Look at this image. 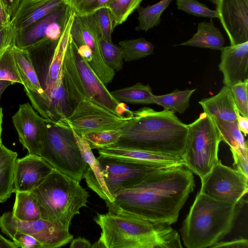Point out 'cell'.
<instances>
[{"mask_svg":"<svg viewBox=\"0 0 248 248\" xmlns=\"http://www.w3.org/2000/svg\"><path fill=\"white\" fill-rule=\"evenodd\" d=\"M241 204L197 193L180 230L184 246L210 248L219 242L232 231Z\"/></svg>","mask_w":248,"mask_h":248,"instance_id":"cell-4","label":"cell"},{"mask_svg":"<svg viewBox=\"0 0 248 248\" xmlns=\"http://www.w3.org/2000/svg\"><path fill=\"white\" fill-rule=\"evenodd\" d=\"M17 153L0 143V203L14 193L15 168Z\"/></svg>","mask_w":248,"mask_h":248,"instance_id":"cell-27","label":"cell"},{"mask_svg":"<svg viewBox=\"0 0 248 248\" xmlns=\"http://www.w3.org/2000/svg\"><path fill=\"white\" fill-rule=\"evenodd\" d=\"M203 112L227 121L237 120V112L231 87L224 85L217 94L199 102Z\"/></svg>","mask_w":248,"mask_h":248,"instance_id":"cell-24","label":"cell"},{"mask_svg":"<svg viewBox=\"0 0 248 248\" xmlns=\"http://www.w3.org/2000/svg\"><path fill=\"white\" fill-rule=\"evenodd\" d=\"M211 118L217 128L221 140L230 146V150L248 151V141L245 140L238 128L237 120L231 122L213 117Z\"/></svg>","mask_w":248,"mask_h":248,"instance_id":"cell-29","label":"cell"},{"mask_svg":"<svg viewBox=\"0 0 248 248\" xmlns=\"http://www.w3.org/2000/svg\"><path fill=\"white\" fill-rule=\"evenodd\" d=\"M132 117L118 116L90 100H85L61 123L68 125L80 135L89 132L121 128Z\"/></svg>","mask_w":248,"mask_h":248,"instance_id":"cell-12","label":"cell"},{"mask_svg":"<svg viewBox=\"0 0 248 248\" xmlns=\"http://www.w3.org/2000/svg\"><path fill=\"white\" fill-rule=\"evenodd\" d=\"M142 0H115L108 7L111 14L113 27L124 22L128 17L140 6Z\"/></svg>","mask_w":248,"mask_h":248,"instance_id":"cell-36","label":"cell"},{"mask_svg":"<svg viewBox=\"0 0 248 248\" xmlns=\"http://www.w3.org/2000/svg\"><path fill=\"white\" fill-rule=\"evenodd\" d=\"M93 14L100 37L108 41L112 42L111 35L114 28L108 8L105 7L99 9Z\"/></svg>","mask_w":248,"mask_h":248,"instance_id":"cell-39","label":"cell"},{"mask_svg":"<svg viewBox=\"0 0 248 248\" xmlns=\"http://www.w3.org/2000/svg\"><path fill=\"white\" fill-rule=\"evenodd\" d=\"M75 12H71L60 38L57 40L45 39L27 49L40 86V96H27L34 109L47 121L51 98L60 75L62 59L70 36Z\"/></svg>","mask_w":248,"mask_h":248,"instance_id":"cell-6","label":"cell"},{"mask_svg":"<svg viewBox=\"0 0 248 248\" xmlns=\"http://www.w3.org/2000/svg\"><path fill=\"white\" fill-rule=\"evenodd\" d=\"M193 173L185 166L163 170L131 188L119 191L108 211L171 225L193 191Z\"/></svg>","mask_w":248,"mask_h":248,"instance_id":"cell-1","label":"cell"},{"mask_svg":"<svg viewBox=\"0 0 248 248\" xmlns=\"http://www.w3.org/2000/svg\"><path fill=\"white\" fill-rule=\"evenodd\" d=\"M4 27H5V26H1L0 25V30L2 28H3Z\"/></svg>","mask_w":248,"mask_h":248,"instance_id":"cell-54","label":"cell"},{"mask_svg":"<svg viewBox=\"0 0 248 248\" xmlns=\"http://www.w3.org/2000/svg\"><path fill=\"white\" fill-rule=\"evenodd\" d=\"M172 0H161L153 5L140 6L138 9L139 25L137 31L148 30L157 26L161 21V16Z\"/></svg>","mask_w":248,"mask_h":248,"instance_id":"cell-32","label":"cell"},{"mask_svg":"<svg viewBox=\"0 0 248 248\" xmlns=\"http://www.w3.org/2000/svg\"><path fill=\"white\" fill-rule=\"evenodd\" d=\"M10 238L21 248H43L41 244L33 236L20 232H16Z\"/></svg>","mask_w":248,"mask_h":248,"instance_id":"cell-42","label":"cell"},{"mask_svg":"<svg viewBox=\"0 0 248 248\" xmlns=\"http://www.w3.org/2000/svg\"><path fill=\"white\" fill-rule=\"evenodd\" d=\"M101 155L123 158L141 162L171 167L184 166L181 157L118 146L114 145L98 149Z\"/></svg>","mask_w":248,"mask_h":248,"instance_id":"cell-23","label":"cell"},{"mask_svg":"<svg viewBox=\"0 0 248 248\" xmlns=\"http://www.w3.org/2000/svg\"><path fill=\"white\" fill-rule=\"evenodd\" d=\"M15 193V201L12 211L14 217L22 221H32L41 218L37 202L31 191H17Z\"/></svg>","mask_w":248,"mask_h":248,"instance_id":"cell-28","label":"cell"},{"mask_svg":"<svg viewBox=\"0 0 248 248\" xmlns=\"http://www.w3.org/2000/svg\"><path fill=\"white\" fill-rule=\"evenodd\" d=\"M12 120L19 141L28 154L39 155L46 138L47 120L28 102L19 105Z\"/></svg>","mask_w":248,"mask_h":248,"instance_id":"cell-14","label":"cell"},{"mask_svg":"<svg viewBox=\"0 0 248 248\" xmlns=\"http://www.w3.org/2000/svg\"><path fill=\"white\" fill-rule=\"evenodd\" d=\"M94 221L101 229L93 248H182L178 233L170 225L109 211L97 213Z\"/></svg>","mask_w":248,"mask_h":248,"instance_id":"cell-3","label":"cell"},{"mask_svg":"<svg viewBox=\"0 0 248 248\" xmlns=\"http://www.w3.org/2000/svg\"><path fill=\"white\" fill-rule=\"evenodd\" d=\"M72 11L70 7L63 3L50 13L16 33L15 45L20 48L27 49L45 39L58 40Z\"/></svg>","mask_w":248,"mask_h":248,"instance_id":"cell-13","label":"cell"},{"mask_svg":"<svg viewBox=\"0 0 248 248\" xmlns=\"http://www.w3.org/2000/svg\"><path fill=\"white\" fill-rule=\"evenodd\" d=\"M237 122L239 130L246 136L248 134V118L242 116L237 111Z\"/></svg>","mask_w":248,"mask_h":248,"instance_id":"cell-49","label":"cell"},{"mask_svg":"<svg viewBox=\"0 0 248 248\" xmlns=\"http://www.w3.org/2000/svg\"><path fill=\"white\" fill-rule=\"evenodd\" d=\"M177 8L189 15L210 18L217 17L215 10L209 9L206 5L197 0H175Z\"/></svg>","mask_w":248,"mask_h":248,"instance_id":"cell-40","label":"cell"},{"mask_svg":"<svg viewBox=\"0 0 248 248\" xmlns=\"http://www.w3.org/2000/svg\"><path fill=\"white\" fill-rule=\"evenodd\" d=\"M54 169L80 182L85 163L68 125L47 121L45 142L39 155Z\"/></svg>","mask_w":248,"mask_h":248,"instance_id":"cell-8","label":"cell"},{"mask_svg":"<svg viewBox=\"0 0 248 248\" xmlns=\"http://www.w3.org/2000/svg\"><path fill=\"white\" fill-rule=\"evenodd\" d=\"M72 128L85 163L83 178L87 186L105 202H113L114 198L107 186L101 165L92 152L89 142Z\"/></svg>","mask_w":248,"mask_h":248,"instance_id":"cell-20","label":"cell"},{"mask_svg":"<svg viewBox=\"0 0 248 248\" xmlns=\"http://www.w3.org/2000/svg\"><path fill=\"white\" fill-rule=\"evenodd\" d=\"M221 50L219 70L224 85L230 87L248 81V42L223 46Z\"/></svg>","mask_w":248,"mask_h":248,"instance_id":"cell-19","label":"cell"},{"mask_svg":"<svg viewBox=\"0 0 248 248\" xmlns=\"http://www.w3.org/2000/svg\"><path fill=\"white\" fill-rule=\"evenodd\" d=\"M115 0H62L77 15L94 14L99 9L107 7Z\"/></svg>","mask_w":248,"mask_h":248,"instance_id":"cell-38","label":"cell"},{"mask_svg":"<svg viewBox=\"0 0 248 248\" xmlns=\"http://www.w3.org/2000/svg\"><path fill=\"white\" fill-rule=\"evenodd\" d=\"M64 3L62 0H20L10 24L17 33Z\"/></svg>","mask_w":248,"mask_h":248,"instance_id":"cell-22","label":"cell"},{"mask_svg":"<svg viewBox=\"0 0 248 248\" xmlns=\"http://www.w3.org/2000/svg\"><path fill=\"white\" fill-rule=\"evenodd\" d=\"M83 42L92 52V60L88 63L93 72L106 85L113 80L115 72L104 62L101 52L100 35L94 20L93 14L79 16L75 14Z\"/></svg>","mask_w":248,"mask_h":248,"instance_id":"cell-17","label":"cell"},{"mask_svg":"<svg viewBox=\"0 0 248 248\" xmlns=\"http://www.w3.org/2000/svg\"><path fill=\"white\" fill-rule=\"evenodd\" d=\"M234 159V169L240 171L248 178V151H236L230 150Z\"/></svg>","mask_w":248,"mask_h":248,"instance_id":"cell-43","label":"cell"},{"mask_svg":"<svg viewBox=\"0 0 248 248\" xmlns=\"http://www.w3.org/2000/svg\"><path fill=\"white\" fill-rule=\"evenodd\" d=\"M97 159L101 165L108 189L114 198L119 191L132 188L154 175L173 168L101 155Z\"/></svg>","mask_w":248,"mask_h":248,"instance_id":"cell-9","label":"cell"},{"mask_svg":"<svg viewBox=\"0 0 248 248\" xmlns=\"http://www.w3.org/2000/svg\"><path fill=\"white\" fill-rule=\"evenodd\" d=\"M93 245L84 237L73 239L70 245V248H91Z\"/></svg>","mask_w":248,"mask_h":248,"instance_id":"cell-46","label":"cell"},{"mask_svg":"<svg viewBox=\"0 0 248 248\" xmlns=\"http://www.w3.org/2000/svg\"><path fill=\"white\" fill-rule=\"evenodd\" d=\"M99 45L105 64L114 71H120L123 68L124 53L120 46L100 37Z\"/></svg>","mask_w":248,"mask_h":248,"instance_id":"cell-35","label":"cell"},{"mask_svg":"<svg viewBox=\"0 0 248 248\" xmlns=\"http://www.w3.org/2000/svg\"><path fill=\"white\" fill-rule=\"evenodd\" d=\"M248 81L235 84L231 87L234 102L239 113L248 118Z\"/></svg>","mask_w":248,"mask_h":248,"instance_id":"cell-41","label":"cell"},{"mask_svg":"<svg viewBox=\"0 0 248 248\" xmlns=\"http://www.w3.org/2000/svg\"><path fill=\"white\" fill-rule=\"evenodd\" d=\"M11 18L8 13L2 2L0 0V25L3 26L8 25Z\"/></svg>","mask_w":248,"mask_h":248,"instance_id":"cell-48","label":"cell"},{"mask_svg":"<svg viewBox=\"0 0 248 248\" xmlns=\"http://www.w3.org/2000/svg\"></svg>","mask_w":248,"mask_h":248,"instance_id":"cell-56","label":"cell"},{"mask_svg":"<svg viewBox=\"0 0 248 248\" xmlns=\"http://www.w3.org/2000/svg\"><path fill=\"white\" fill-rule=\"evenodd\" d=\"M215 11L230 45L248 42V0H218Z\"/></svg>","mask_w":248,"mask_h":248,"instance_id":"cell-16","label":"cell"},{"mask_svg":"<svg viewBox=\"0 0 248 248\" xmlns=\"http://www.w3.org/2000/svg\"><path fill=\"white\" fill-rule=\"evenodd\" d=\"M188 127L185 152L181 158L184 166L201 178L218 161L221 139L212 118L204 112Z\"/></svg>","mask_w":248,"mask_h":248,"instance_id":"cell-7","label":"cell"},{"mask_svg":"<svg viewBox=\"0 0 248 248\" xmlns=\"http://www.w3.org/2000/svg\"><path fill=\"white\" fill-rule=\"evenodd\" d=\"M115 99L119 102L130 104L149 105L153 104L152 98L154 95L149 85L140 82L111 92Z\"/></svg>","mask_w":248,"mask_h":248,"instance_id":"cell-30","label":"cell"},{"mask_svg":"<svg viewBox=\"0 0 248 248\" xmlns=\"http://www.w3.org/2000/svg\"><path fill=\"white\" fill-rule=\"evenodd\" d=\"M0 229L10 237L16 232L30 235L34 237L43 248H60L70 243L73 235L69 230L56 223L42 218L32 221H22L14 217L12 212L0 216Z\"/></svg>","mask_w":248,"mask_h":248,"instance_id":"cell-11","label":"cell"},{"mask_svg":"<svg viewBox=\"0 0 248 248\" xmlns=\"http://www.w3.org/2000/svg\"><path fill=\"white\" fill-rule=\"evenodd\" d=\"M12 19L20 0H1Z\"/></svg>","mask_w":248,"mask_h":248,"instance_id":"cell-47","label":"cell"},{"mask_svg":"<svg viewBox=\"0 0 248 248\" xmlns=\"http://www.w3.org/2000/svg\"><path fill=\"white\" fill-rule=\"evenodd\" d=\"M8 47L0 55V80L11 81L13 84H22L15 60L13 46Z\"/></svg>","mask_w":248,"mask_h":248,"instance_id":"cell-37","label":"cell"},{"mask_svg":"<svg viewBox=\"0 0 248 248\" xmlns=\"http://www.w3.org/2000/svg\"><path fill=\"white\" fill-rule=\"evenodd\" d=\"M1 140H0V143H1Z\"/></svg>","mask_w":248,"mask_h":248,"instance_id":"cell-55","label":"cell"},{"mask_svg":"<svg viewBox=\"0 0 248 248\" xmlns=\"http://www.w3.org/2000/svg\"><path fill=\"white\" fill-rule=\"evenodd\" d=\"M18 248V246L13 241L9 240L0 234V248Z\"/></svg>","mask_w":248,"mask_h":248,"instance_id":"cell-50","label":"cell"},{"mask_svg":"<svg viewBox=\"0 0 248 248\" xmlns=\"http://www.w3.org/2000/svg\"><path fill=\"white\" fill-rule=\"evenodd\" d=\"M31 192L37 202L41 218L67 230L80 208L87 207L90 196L80 182L55 169Z\"/></svg>","mask_w":248,"mask_h":248,"instance_id":"cell-5","label":"cell"},{"mask_svg":"<svg viewBox=\"0 0 248 248\" xmlns=\"http://www.w3.org/2000/svg\"><path fill=\"white\" fill-rule=\"evenodd\" d=\"M212 3L216 5L218 0H209Z\"/></svg>","mask_w":248,"mask_h":248,"instance_id":"cell-53","label":"cell"},{"mask_svg":"<svg viewBox=\"0 0 248 248\" xmlns=\"http://www.w3.org/2000/svg\"><path fill=\"white\" fill-rule=\"evenodd\" d=\"M53 169L39 155L28 154L17 158L14 173V193L31 191L39 185Z\"/></svg>","mask_w":248,"mask_h":248,"instance_id":"cell-18","label":"cell"},{"mask_svg":"<svg viewBox=\"0 0 248 248\" xmlns=\"http://www.w3.org/2000/svg\"><path fill=\"white\" fill-rule=\"evenodd\" d=\"M16 64L27 96H40L43 91L40 86L29 53L27 49L13 46Z\"/></svg>","mask_w":248,"mask_h":248,"instance_id":"cell-25","label":"cell"},{"mask_svg":"<svg viewBox=\"0 0 248 248\" xmlns=\"http://www.w3.org/2000/svg\"><path fill=\"white\" fill-rule=\"evenodd\" d=\"M16 33L11 25L0 30V55L9 46L15 45Z\"/></svg>","mask_w":248,"mask_h":248,"instance_id":"cell-44","label":"cell"},{"mask_svg":"<svg viewBox=\"0 0 248 248\" xmlns=\"http://www.w3.org/2000/svg\"><path fill=\"white\" fill-rule=\"evenodd\" d=\"M225 39L220 30L216 28L212 18L209 22L198 23L197 31L188 40L176 46H190L221 50L225 44Z\"/></svg>","mask_w":248,"mask_h":248,"instance_id":"cell-26","label":"cell"},{"mask_svg":"<svg viewBox=\"0 0 248 248\" xmlns=\"http://www.w3.org/2000/svg\"><path fill=\"white\" fill-rule=\"evenodd\" d=\"M248 241L244 238H239L230 241H219L210 248H247Z\"/></svg>","mask_w":248,"mask_h":248,"instance_id":"cell-45","label":"cell"},{"mask_svg":"<svg viewBox=\"0 0 248 248\" xmlns=\"http://www.w3.org/2000/svg\"></svg>","mask_w":248,"mask_h":248,"instance_id":"cell-57","label":"cell"},{"mask_svg":"<svg viewBox=\"0 0 248 248\" xmlns=\"http://www.w3.org/2000/svg\"><path fill=\"white\" fill-rule=\"evenodd\" d=\"M62 78L73 109L81 101L90 100L76 63L70 36L62 59Z\"/></svg>","mask_w":248,"mask_h":248,"instance_id":"cell-21","label":"cell"},{"mask_svg":"<svg viewBox=\"0 0 248 248\" xmlns=\"http://www.w3.org/2000/svg\"><path fill=\"white\" fill-rule=\"evenodd\" d=\"M122 135L121 128L113 130L93 131L80 136L90 143L91 149H99L116 143Z\"/></svg>","mask_w":248,"mask_h":248,"instance_id":"cell-34","label":"cell"},{"mask_svg":"<svg viewBox=\"0 0 248 248\" xmlns=\"http://www.w3.org/2000/svg\"><path fill=\"white\" fill-rule=\"evenodd\" d=\"M71 40L76 63L90 101L118 116H132L133 111L115 99L87 61L78 53Z\"/></svg>","mask_w":248,"mask_h":248,"instance_id":"cell-15","label":"cell"},{"mask_svg":"<svg viewBox=\"0 0 248 248\" xmlns=\"http://www.w3.org/2000/svg\"><path fill=\"white\" fill-rule=\"evenodd\" d=\"M125 62L137 61L153 53V44L143 38L124 40L119 43Z\"/></svg>","mask_w":248,"mask_h":248,"instance_id":"cell-33","label":"cell"},{"mask_svg":"<svg viewBox=\"0 0 248 248\" xmlns=\"http://www.w3.org/2000/svg\"><path fill=\"white\" fill-rule=\"evenodd\" d=\"M13 84V82L11 81L0 80V99L2 93L10 85ZM2 110V108L0 107V110Z\"/></svg>","mask_w":248,"mask_h":248,"instance_id":"cell-51","label":"cell"},{"mask_svg":"<svg viewBox=\"0 0 248 248\" xmlns=\"http://www.w3.org/2000/svg\"><path fill=\"white\" fill-rule=\"evenodd\" d=\"M196 90V89H187L180 91L176 89L168 94L154 95L152 98L153 102V104L161 106L164 109L174 113H183L189 108L190 97Z\"/></svg>","mask_w":248,"mask_h":248,"instance_id":"cell-31","label":"cell"},{"mask_svg":"<svg viewBox=\"0 0 248 248\" xmlns=\"http://www.w3.org/2000/svg\"><path fill=\"white\" fill-rule=\"evenodd\" d=\"M201 179L199 192L217 200L240 203L248 193V178L240 171L223 165L219 160Z\"/></svg>","mask_w":248,"mask_h":248,"instance_id":"cell-10","label":"cell"},{"mask_svg":"<svg viewBox=\"0 0 248 248\" xmlns=\"http://www.w3.org/2000/svg\"><path fill=\"white\" fill-rule=\"evenodd\" d=\"M2 118H3V113H2V109L0 110V140H1V133H2Z\"/></svg>","mask_w":248,"mask_h":248,"instance_id":"cell-52","label":"cell"},{"mask_svg":"<svg viewBox=\"0 0 248 248\" xmlns=\"http://www.w3.org/2000/svg\"><path fill=\"white\" fill-rule=\"evenodd\" d=\"M133 114L121 128L120 140L113 145L181 157L188 127L175 113L144 107L133 111Z\"/></svg>","mask_w":248,"mask_h":248,"instance_id":"cell-2","label":"cell"}]
</instances>
